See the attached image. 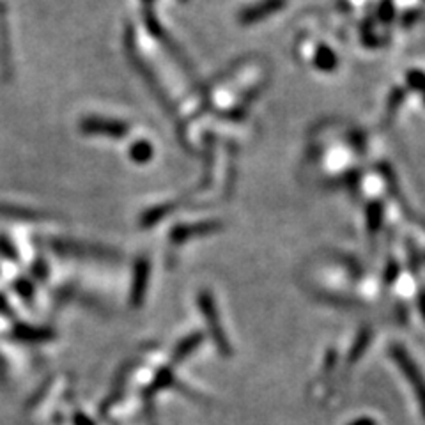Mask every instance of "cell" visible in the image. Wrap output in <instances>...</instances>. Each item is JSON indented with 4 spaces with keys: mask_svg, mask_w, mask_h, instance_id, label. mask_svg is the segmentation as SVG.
<instances>
[{
    "mask_svg": "<svg viewBox=\"0 0 425 425\" xmlns=\"http://www.w3.org/2000/svg\"><path fill=\"white\" fill-rule=\"evenodd\" d=\"M82 131L92 135H106V137L119 138L130 131V126L121 121L112 119H99V117H89V119L82 121Z\"/></svg>",
    "mask_w": 425,
    "mask_h": 425,
    "instance_id": "6da1fadb",
    "label": "cell"
},
{
    "mask_svg": "<svg viewBox=\"0 0 425 425\" xmlns=\"http://www.w3.org/2000/svg\"><path fill=\"white\" fill-rule=\"evenodd\" d=\"M53 250L62 253H74V255H92V257H112L110 250L101 248V246L92 245H74L70 241H55L52 243Z\"/></svg>",
    "mask_w": 425,
    "mask_h": 425,
    "instance_id": "7a4b0ae2",
    "label": "cell"
},
{
    "mask_svg": "<svg viewBox=\"0 0 425 425\" xmlns=\"http://www.w3.org/2000/svg\"><path fill=\"white\" fill-rule=\"evenodd\" d=\"M0 216H2V218H18V220H32V218H39V214L27 211V209L14 208V206L0 204Z\"/></svg>",
    "mask_w": 425,
    "mask_h": 425,
    "instance_id": "5b68a950",
    "label": "cell"
},
{
    "mask_svg": "<svg viewBox=\"0 0 425 425\" xmlns=\"http://www.w3.org/2000/svg\"><path fill=\"white\" fill-rule=\"evenodd\" d=\"M131 158L135 160V162L137 163H145V162H149V160L153 158V148H151V144H148V142L145 140H140V142H137V144H133L131 145Z\"/></svg>",
    "mask_w": 425,
    "mask_h": 425,
    "instance_id": "277c9868",
    "label": "cell"
},
{
    "mask_svg": "<svg viewBox=\"0 0 425 425\" xmlns=\"http://www.w3.org/2000/svg\"><path fill=\"white\" fill-rule=\"evenodd\" d=\"M148 275H149L148 260H138L137 271H135V289H133L135 299H140V294H144L145 282H148Z\"/></svg>",
    "mask_w": 425,
    "mask_h": 425,
    "instance_id": "3957f363",
    "label": "cell"
}]
</instances>
